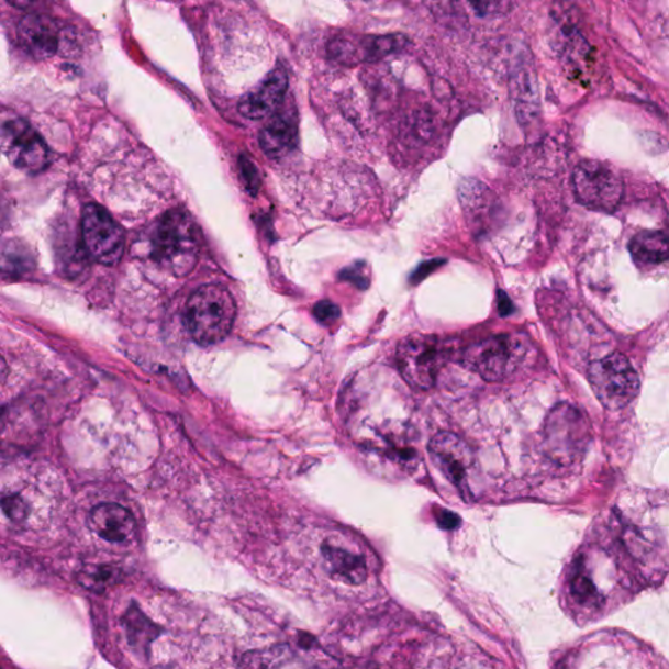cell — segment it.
I'll list each match as a JSON object with an SVG mask.
<instances>
[{"label":"cell","instance_id":"cell-22","mask_svg":"<svg viewBox=\"0 0 669 669\" xmlns=\"http://www.w3.org/2000/svg\"><path fill=\"white\" fill-rule=\"evenodd\" d=\"M313 314L320 323L330 324L341 319L342 310L336 303L324 300L315 303Z\"/></svg>","mask_w":669,"mask_h":669},{"label":"cell","instance_id":"cell-10","mask_svg":"<svg viewBox=\"0 0 669 669\" xmlns=\"http://www.w3.org/2000/svg\"><path fill=\"white\" fill-rule=\"evenodd\" d=\"M431 458L445 478L464 494L470 493V479L475 471V454L457 434L439 433L430 446Z\"/></svg>","mask_w":669,"mask_h":669},{"label":"cell","instance_id":"cell-15","mask_svg":"<svg viewBox=\"0 0 669 669\" xmlns=\"http://www.w3.org/2000/svg\"><path fill=\"white\" fill-rule=\"evenodd\" d=\"M298 135V119L292 112L286 110V112L274 115L260 131V147L268 157L280 158L294 148Z\"/></svg>","mask_w":669,"mask_h":669},{"label":"cell","instance_id":"cell-29","mask_svg":"<svg viewBox=\"0 0 669 669\" xmlns=\"http://www.w3.org/2000/svg\"><path fill=\"white\" fill-rule=\"evenodd\" d=\"M499 312L501 316H509L514 313V305L512 300L509 299V296L505 292H499Z\"/></svg>","mask_w":669,"mask_h":669},{"label":"cell","instance_id":"cell-27","mask_svg":"<svg viewBox=\"0 0 669 669\" xmlns=\"http://www.w3.org/2000/svg\"><path fill=\"white\" fill-rule=\"evenodd\" d=\"M578 596L588 598L592 594V584L588 578L578 577L576 578L575 586H572Z\"/></svg>","mask_w":669,"mask_h":669},{"label":"cell","instance_id":"cell-17","mask_svg":"<svg viewBox=\"0 0 669 669\" xmlns=\"http://www.w3.org/2000/svg\"><path fill=\"white\" fill-rule=\"evenodd\" d=\"M634 260L644 265H658L669 260V233L644 231L634 236L629 244Z\"/></svg>","mask_w":669,"mask_h":669},{"label":"cell","instance_id":"cell-3","mask_svg":"<svg viewBox=\"0 0 669 669\" xmlns=\"http://www.w3.org/2000/svg\"><path fill=\"white\" fill-rule=\"evenodd\" d=\"M589 381L599 402L605 409H625L639 391V377L636 369L623 354H611L590 365Z\"/></svg>","mask_w":669,"mask_h":669},{"label":"cell","instance_id":"cell-19","mask_svg":"<svg viewBox=\"0 0 669 669\" xmlns=\"http://www.w3.org/2000/svg\"><path fill=\"white\" fill-rule=\"evenodd\" d=\"M289 657H291V651L287 646L248 651L241 659L239 669H279L285 666Z\"/></svg>","mask_w":669,"mask_h":669},{"label":"cell","instance_id":"cell-2","mask_svg":"<svg viewBox=\"0 0 669 669\" xmlns=\"http://www.w3.org/2000/svg\"><path fill=\"white\" fill-rule=\"evenodd\" d=\"M237 305L227 289L207 285L191 294L185 309V324L192 341L209 347L223 342L236 321Z\"/></svg>","mask_w":669,"mask_h":669},{"label":"cell","instance_id":"cell-13","mask_svg":"<svg viewBox=\"0 0 669 669\" xmlns=\"http://www.w3.org/2000/svg\"><path fill=\"white\" fill-rule=\"evenodd\" d=\"M20 44L36 59L53 57L60 47L62 33L57 23L46 15L31 13L18 26Z\"/></svg>","mask_w":669,"mask_h":669},{"label":"cell","instance_id":"cell-28","mask_svg":"<svg viewBox=\"0 0 669 669\" xmlns=\"http://www.w3.org/2000/svg\"><path fill=\"white\" fill-rule=\"evenodd\" d=\"M114 570L109 568H100L96 570V572L93 571V575L86 576V578L91 579L92 584L94 583V581H101V584H107L109 581H112V579H114Z\"/></svg>","mask_w":669,"mask_h":669},{"label":"cell","instance_id":"cell-20","mask_svg":"<svg viewBox=\"0 0 669 669\" xmlns=\"http://www.w3.org/2000/svg\"><path fill=\"white\" fill-rule=\"evenodd\" d=\"M2 503L4 513L11 521L22 522L26 519L27 512H30L26 503L19 495H7Z\"/></svg>","mask_w":669,"mask_h":669},{"label":"cell","instance_id":"cell-11","mask_svg":"<svg viewBox=\"0 0 669 669\" xmlns=\"http://www.w3.org/2000/svg\"><path fill=\"white\" fill-rule=\"evenodd\" d=\"M324 567L331 576L350 584H361L368 578V561L360 546L350 537L333 534L321 546Z\"/></svg>","mask_w":669,"mask_h":669},{"label":"cell","instance_id":"cell-18","mask_svg":"<svg viewBox=\"0 0 669 669\" xmlns=\"http://www.w3.org/2000/svg\"><path fill=\"white\" fill-rule=\"evenodd\" d=\"M514 96L516 113L523 120L529 121L535 116L539 100H537V87L535 75L528 68H520L514 78Z\"/></svg>","mask_w":669,"mask_h":669},{"label":"cell","instance_id":"cell-9","mask_svg":"<svg viewBox=\"0 0 669 669\" xmlns=\"http://www.w3.org/2000/svg\"><path fill=\"white\" fill-rule=\"evenodd\" d=\"M464 360L486 381L502 382L516 367L519 344L509 335L488 337L468 347Z\"/></svg>","mask_w":669,"mask_h":669},{"label":"cell","instance_id":"cell-1","mask_svg":"<svg viewBox=\"0 0 669 669\" xmlns=\"http://www.w3.org/2000/svg\"><path fill=\"white\" fill-rule=\"evenodd\" d=\"M149 255L163 270L183 278L194 270L199 258V230L181 210H171L150 230Z\"/></svg>","mask_w":669,"mask_h":669},{"label":"cell","instance_id":"cell-25","mask_svg":"<svg viewBox=\"0 0 669 669\" xmlns=\"http://www.w3.org/2000/svg\"><path fill=\"white\" fill-rule=\"evenodd\" d=\"M470 5L476 15L487 18L500 15L501 12L506 11L502 9L503 7H508V3H470Z\"/></svg>","mask_w":669,"mask_h":669},{"label":"cell","instance_id":"cell-23","mask_svg":"<svg viewBox=\"0 0 669 669\" xmlns=\"http://www.w3.org/2000/svg\"><path fill=\"white\" fill-rule=\"evenodd\" d=\"M239 170L241 175H243L246 189L248 192H253V194H255L260 186V178L257 168H255L254 164L250 160H247L246 157H241Z\"/></svg>","mask_w":669,"mask_h":669},{"label":"cell","instance_id":"cell-21","mask_svg":"<svg viewBox=\"0 0 669 669\" xmlns=\"http://www.w3.org/2000/svg\"><path fill=\"white\" fill-rule=\"evenodd\" d=\"M339 279L350 282V285H354L358 289H363V291L370 286L368 275L364 271V264H360V261L354 266L344 268L339 274Z\"/></svg>","mask_w":669,"mask_h":669},{"label":"cell","instance_id":"cell-6","mask_svg":"<svg viewBox=\"0 0 669 669\" xmlns=\"http://www.w3.org/2000/svg\"><path fill=\"white\" fill-rule=\"evenodd\" d=\"M85 246L100 265L115 266L124 253L123 227L100 204L86 205L81 215Z\"/></svg>","mask_w":669,"mask_h":669},{"label":"cell","instance_id":"cell-12","mask_svg":"<svg viewBox=\"0 0 669 669\" xmlns=\"http://www.w3.org/2000/svg\"><path fill=\"white\" fill-rule=\"evenodd\" d=\"M287 91V71L282 67H276L254 91L239 101L238 112L247 120H264L280 107Z\"/></svg>","mask_w":669,"mask_h":669},{"label":"cell","instance_id":"cell-16","mask_svg":"<svg viewBox=\"0 0 669 669\" xmlns=\"http://www.w3.org/2000/svg\"><path fill=\"white\" fill-rule=\"evenodd\" d=\"M577 419L578 412L568 405H558L556 410L551 411L547 422L546 437L549 450L556 457L575 453Z\"/></svg>","mask_w":669,"mask_h":669},{"label":"cell","instance_id":"cell-8","mask_svg":"<svg viewBox=\"0 0 669 669\" xmlns=\"http://www.w3.org/2000/svg\"><path fill=\"white\" fill-rule=\"evenodd\" d=\"M2 150L26 175H38L51 164V152L36 130L24 120H10L2 127Z\"/></svg>","mask_w":669,"mask_h":669},{"label":"cell","instance_id":"cell-14","mask_svg":"<svg viewBox=\"0 0 669 669\" xmlns=\"http://www.w3.org/2000/svg\"><path fill=\"white\" fill-rule=\"evenodd\" d=\"M88 526L101 539L113 544L127 543L135 536L136 522L130 510L119 503H101L88 516Z\"/></svg>","mask_w":669,"mask_h":669},{"label":"cell","instance_id":"cell-7","mask_svg":"<svg viewBox=\"0 0 669 669\" xmlns=\"http://www.w3.org/2000/svg\"><path fill=\"white\" fill-rule=\"evenodd\" d=\"M409 45L403 34L368 36V34L341 33L328 44L330 58L344 66L376 64L389 55L402 52Z\"/></svg>","mask_w":669,"mask_h":669},{"label":"cell","instance_id":"cell-5","mask_svg":"<svg viewBox=\"0 0 669 669\" xmlns=\"http://www.w3.org/2000/svg\"><path fill=\"white\" fill-rule=\"evenodd\" d=\"M572 186L578 202L592 211L613 212L624 197L623 179L602 161L579 164L572 175Z\"/></svg>","mask_w":669,"mask_h":669},{"label":"cell","instance_id":"cell-4","mask_svg":"<svg viewBox=\"0 0 669 669\" xmlns=\"http://www.w3.org/2000/svg\"><path fill=\"white\" fill-rule=\"evenodd\" d=\"M444 363L445 350L436 336L412 335L399 344L398 369L413 389L431 390Z\"/></svg>","mask_w":669,"mask_h":669},{"label":"cell","instance_id":"cell-26","mask_svg":"<svg viewBox=\"0 0 669 669\" xmlns=\"http://www.w3.org/2000/svg\"><path fill=\"white\" fill-rule=\"evenodd\" d=\"M438 524H439L441 528L454 529L459 526L460 519L457 514L447 512V510H445V512H443L438 515Z\"/></svg>","mask_w":669,"mask_h":669},{"label":"cell","instance_id":"cell-24","mask_svg":"<svg viewBox=\"0 0 669 669\" xmlns=\"http://www.w3.org/2000/svg\"><path fill=\"white\" fill-rule=\"evenodd\" d=\"M446 264L444 259H434L424 261V264L417 267V270L412 274L411 281L412 285H419L420 281L427 278L432 272L436 271L437 268Z\"/></svg>","mask_w":669,"mask_h":669}]
</instances>
